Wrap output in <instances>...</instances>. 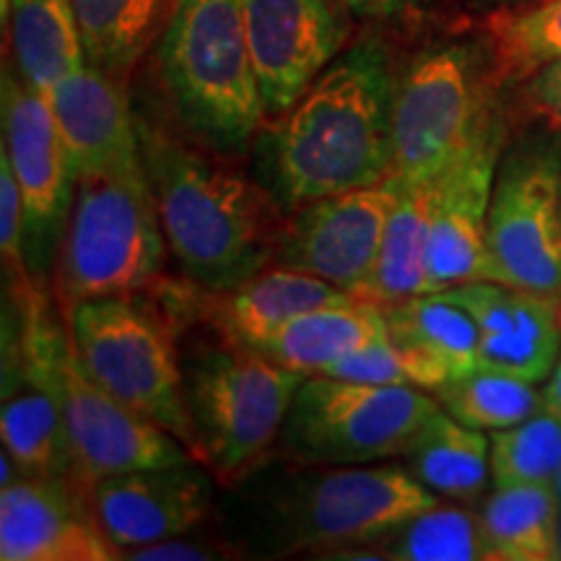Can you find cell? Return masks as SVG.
Returning <instances> with one entry per match:
<instances>
[{"mask_svg":"<svg viewBox=\"0 0 561 561\" xmlns=\"http://www.w3.org/2000/svg\"><path fill=\"white\" fill-rule=\"evenodd\" d=\"M396 89L388 47L359 39L257 130L255 178L280 210L390 178Z\"/></svg>","mask_w":561,"mask_h":561,"instance_id":"cell-1","label":"cell"},{"mask_svg":"<svg viewBox=\"0 0 561 561\" xmlns=\"http://www.w3.org/2000/svg\"><path fill=\"white\" fill-rule=\"evenodd\" d=\"M167 244L203 291H227L268 268L280 229L278 203L221 161L138 125Z\"/></svg>","mask_w":561,"mask_h":561,"instance_id":"cell-2","label":"cell"},{"mask_svg":"<svg viewBox=\"0 0 561 561\" xmlns=\"http://www.w3.org/2000/svg\"><path fill=\"white\" fill-rule=\"evenodd\" d=\"M301 468L280 479L252 471L237 483L248 489L242 530L255 549L284 557L377 546L439 502L401 466Z\"/></svg>","mask_w":561,"mask_h":561,"instance_id":"cell-3","label":"cell"},{"mask_svg":"<svg viewBox=\"0 0 561 561\" xmlns=\"http://www.w3.org/2000/svg\"><path fill=\"white\" fill-rule=\"evenodd\" d=\"M159 66L180 117L210 146L242 149L263 128L242 0H172Z\"/></svg>","mask_w":561,"mask_h":561,"instance_id":"cell-4","label":"cell"},{"mask_svg":"<svg viewBox=\"0 0 561 561\" xmlns=\"http://www.w3.org/2000/svg\"><path fill=\"white\" fill-rule=\"evenodd\" d=\"M167 250L144 164L81 174L53 273L60 307L149 289Z\"/></svg>","mask_w":561,"mask_h":561,"instance_id":"cell-5","label":"cell"},{"mask_svg":"<svg viewBox=\"0 0 561 561\" xmlns=\"http://www.w3.org/2000/svg\"><path fill=\"white\" fill-rule=\"evenodd\" d=\"M305 375L280 367L261 351L224 341L195 351L182 364V396L201 460L224 483L257 471L276 445Z\"/></svg>","mask_w":561,"mask_h":561,"instance_id":"cell-6","label":"cell"},{"mask_svg":"<svg viewBox=\"0 0 561 561\" xmlns=\"http://www.w3.org/2000/svg\"><path fill=\"white\" fill-rule=\"evenodd\" d=\"M62 318L83 369L117 401L174 434L201 460L170 322L136 294L79 301L62 310Z\"/></svg>","mask_w":561,"mask_h":561,"instance_id":"cell-7","label":"cell"},{"mask_svg":"<svg viewBox=\"0 0 561 561\" xmlns=\"http://www.w3.org/2000/svg\"><path fill=\"white\" fill-rule=\"evenodd\" d=\"M439 411L430 390L310 375L294 396L278 445L294 466H369L403 458Z\"/></svg>","mask_w":561,"mask_h":561,"instance_id":"cell-8","label":"cell"},{"mask_svg":"<svg viewBox=\"0 0 561 561\" xmlns=\"http://www.w3.org/2000/svg\"><path fill=\"white\" fill-rule=\"evenodd\" d=\"M489 280L561 301V133L502 151L489 210Z\"/></svg>","mask_w":561,"mask_h":561,"instance_id":"cell-9","label":"cell"},{"mask_svg":"<svg viewBox=\"0 0 561 561\" xmlns=\"http://www.w3.org/2000/svg\"><path fill=\"white\" fill-rule=\"evenodd\" d=\"M486 94V79L468 47L445 45L421 53L398 81L392 102L390 178H437L494 117Z\"/></svg>","mask_w":561,"mask_h":561,"instance_id":"cell-10","label":"cell"},{"mask_svg":"<svg viewBox=\"0 0 561 561\" xmlns=\"http://www.w3.org/2000/svg\"><path fill=\"white\" fill-rule=\"evenodd\" d=\"M3 149L24 201V257L37 284L53 278L73 208L76 178L50 100L16 70H3Z\"/></svg>","mask_w":561,"mask_h":561,"instance_id":"cell-11","label":"cell"},{"mask_svg":"<svg viewBox=\"0 0 561 561\" xmlns=\"http://www.w3.org/2000/svg\"><path fill=\"white\" fill-rule=\"evenodd\" d=\"M398 191L401 180L385 178L377 185L305 203L280 221L273 263L359 297L375 268Z\"/></svg>","mask_w":561,"mask_h":561,"instance_id":"cell-12","label":"cell"},{"mask_svg":"<svg viewBox=\"0 0 561 561\" xmlns=\"http://www.w3.org/2000/svg\"><path fill=\"white\" fill-rule=\"evenodd\" d=\"M502 151L504 130L491 117L430 180V294L489 280V210Z\"/></svg>","mask_w":561,"mask_h":561,"instance_id":"cell-13","label":"cell"},{"mask_svg":"<svg viewBox=\"0 0 561 561\" xmlns=\"http://www.w3.org/2000/svg\"><path fill=\"white\" fill-rule=\"evenodd\" d=\"M242 11L265 117L273 121L341 55L346 9L339 0H242Z\"/></svg>","mask_w":561,"mask_h":561,"instance_id":"cell-14","label":"cell"},{"mask_svg":"<svg viewBox=\"0 0 561 561\" xmlns=\"http://www.w3.org/2000/svg\"><path fill=\"white\" fill-rule=\"evenodd\" d=\"M0 559L112 561L123 551L104 533L91 489L73 476H24L0 489Z\"/></svg>","mask_w":561,"mask_h":561,"instance_id":"cell-15","label":"cell"},{"mask_svg":"<svg viewBox=\"0 0 561 561\" xmlns=\"http://www.w3.org/2000/svg\"><path fill=\"white\" fill-rule=\"evenodd\" d=\"M206 462L138 468L91 486L96 517L110 541L123 551L193 533L214 510V481Z\"/></svg>","mask_w":561,"mask_h":561,"instance_id":"cell-16","label":"cell"},{"mask_svg":"<svg viewBox=\"0 0 561 561\" xmlns=\"http://www.w3.org/2000/svg\"><path fill=\"white\" fill-rule=\"evenodd\" d=\"M442 294L479 328V367L536 385L549 380L561 354L557 301L496 280H471Z\"/></svg>","mask_w":561,"mask_h":561,"instance_id":"cell-17","label":"cell"},{"mask_svg":"<svg viewBox=\"0 0 561 561\" xmlns=\"http://www.w3.org/2000/svg\"><path fill=\"white\" fill-rule=\"evenodd\" d=\"M70 170L81 174L140 167V130L121 81L87 66L47 91Z\"/></svg>","mask_w":561,"mask_h":561,"instance_id":"cell-18","label":"cell"},{"mask_svg":"<svg viewBox=\"0 0 561 561\" xmlns=\"http://www.w3.org/2000/svg\"><path fill=\"white\" fill-rule=\"evenodd\" d=\"M0 437L3 450L30 479L73 476V447L58 390L9 354H3Z\"/></svg>","mask_w":561,"mask_h":561,"instance_id":"cell-19","label":"cell"},{"mask_svg":"<svg viewBox=\"0 0 561 561\" xmlns=\"http://www.w3.org/2000/svg\"><path fill=\"white\" fill-rule=\"evenodd\" d=\"M208 320L224 341L255 346L265 335L280 325L310 312L314 307L346 301L354 294L339 289L310 273H301L286 265H268L244 284L227 291H206Z\"/></svg>","mask_w":561,"mask_h":561,"instance_id":"cell-20","label":"cell"},{"mask_svg":"<svg viewBox=\"0 0 561 561\" xmlns=\"http://www.w3.org/2000/svg\"><path fill=\"white\" fill-rule=\"evenodd\" d=\"M382 312L390 339L409 354L424 390H437L479 367V328L442 291L419 294L382 307Z\"/></svg>","mask_w":561,"mask_h":561,"instance_id":"cell-21","label":"cell"},{"mask_svg":"<svg viewBox=\"0 0 561 561\" xmlns=\"http://www.w3.org/2000/svg\"><path fill=\"white\" fill-rule=\"evenodd\" d=\"M388 333L380 305L351 297L335 305L314 307L280 325L255 343V351L299 375H325L348 354Z\"/></svg>","mask_w":561,"mask_h":561,"instance_id":"cell-22","label":"cell"},{"mask_svg":"<svg viewBox=\"0 0 561 561\" xmlns=\"http://www.w3.org/2000/svg\"><path fill=\"white\" fill-rule=\"evenodd\" d=\"M430 294V182H401L359 299L388 307Z\"/></svg>","mask_w":561,"mask_h":561,"instance_id":"cell-23","label":"cell"},{"mask_svg":"<svg viewBox=\"0 0 561 561\" xmlns=\"http://www.w3.org/2000/svg\"><path fill=\"white\" fill-rule=\"evenodd\" d=\"M479 517L491 561L561 559V494L551 483L494 486Z\"/></svg>","mask_w":561,"mask_h":561,"instance_id":"cell-24","label":"cell"},{"mask_svg":"<svg viewBox=\"0 0 561 561\" xmlns=\"http://www.w3.org/2000/svg\"><path fill=\"white\" fill-rule=\"evenodd\" d=\"M9 16L19 73L42 94L89 62L73 0H11Z\"/></svg>","mask_w":561,"mask_h":561,"instance_id":"cell-25","label":"cell"},{"mask_svg":"<svg viewBox=\"0 0 561 561\" xmlns=\"http://www.w3.org/2000/svg\"><path fill=\"white\" fill-rule=\"evenodd\" d=\"M491 445L481 430L466 426L442 409L403 455L421 486L453 502H473L491 479Z\"/></svg>","mask_w":561,"mask_h":561,"instance_id":"cell-26","label":"cell"},{"mask_svg":"<svg viewBox=\"0 0 561 561\" xmlns=\"http://www.w3.org/2000/svg\"><path fill=\"white\" fill-rule=\"evenodd\" d=\"M170 0H73L91 66L123 81L151 45Z\"/></svg>","mask_w":561,"mask_h":561,"instance_id":"cell-27","label":"cell"},{"mask_svg":"<svg viewBox=\"0 0 561 561\" xmlns=\"http://www.w3.org/2000/svg\"><path fill=\"white\" fill-rule=\"evenodd\" d=\"M491 60L502 81H528L561 60V0H517L489 19Z\"/></svg>","mask_w":561,"mask_h":561,"instance_id":"cell-28","label":"cell"},{"mask_svg":"<svg viewBox=\"0 0 561 561\" xmlns=\"http://www.w3.org/2000/svg\"><path fill=\"white\" fill-rule=\"evenodd\" d=\"M432 396L453 419L481 432L510 430L543 411V396L536 382L483 367L447 380Z\"/></svg>","mask_w":561,"mask_h":561,"instance_id":"cell-29","label":"cell"},{"mask_svg":"<svg viewBox=\"0 0 561 561\" xmlns=\"http://www.w3.org/2000/svg\"><path fill=\"white\" fill-rule=\"evenodd\" d=\"M382 546L396 561H491L479 512L442 502L403 523Z\"/></svg>","mask_w":561,"mask_h":561,"instance_id":"cell-30","label":"cell"},{"mask_svg":"<svg viewBox=\"0 0 561 561\" xmlns=\"http://www.w3.org/2000/svg\"><path fill=\"white\" fill-rule=\"evenodd\" d=\"M491 481L494 486L517 483H551L561 476V421L549 411H538L523 424L491 432Z\"/></svg>","mask_w":561,"mask_h":561,"instance_id":"cell-31","label":"cell"},{"mask_svg":"<svg viewBox=\"0 0 561 561\" xmlns=\"http://www.w3.org/2000/svg\"><path fill=\"white\" fill-rule=\"evenodd\" d=\"M325 375L369 385H409V388H421L416 367H413L409 354L390 339V333H382L380 339L348 354L346 359H341Z\"/></svg>","mask_w":561,"mask_h":561,"instance_id":"cell-32","label":"cell"},{"mask_svg":"<svg viewBox=\"0 0 561 561\" xmlns=\"http://www.w3.org/2000/svg\"><path fill=\"white\" fill-rule=\"evenodd\" d=\"M0 255L5 278H32L24 257V201L5 149L0 151Z\"/></svg>","mask_w":561,"mask_h":561,"instance_id":"cell-33","label":"cell"},{"mask_svg":"<svg viewBox=\"0 0 561 561\" xmlns=\"http://www.w3.org/2000/svg\"><path fill=\"white\" fill-rule=\"evenodd\" d=\"M525 100L546 128L561 133V60L533 73L525 89Z\"/></svg>","mask_w":561,"mask_h":561,"instance_id":"cell-34","label":"cell"},{"mask_svg":"<svg viewBox=\"0 0 561 561\" xmlns=\"http://www.w3.org/2000/svg\"><path fill=\"white\" fill-rule=\"evenodd\" d=\"M231 553L224 551L221 543L203 541H185V536L167 538V541H157L149 546H140L125 553L123 559H138V561H185V559H227Z\"/></svg>","mask_w":561,"mask_h":561,"instance_id":"cell-35","label":"cell"},{"mask_svg":"<svg viewBox=\"0 0 561 561\" xmlns=\"http://www.w3.org/2000/svg\"><path fill=\"white\" fill-rule=\"evenodd\" d=\"M339 3L348 13H356V16L392 19V16H401V13L413 9L419 0H339Z\"/></svg>","mask_w":561,"mask_h":561,"instance_id":"cell-36","label":"cell"},{"mask_svg":"<svg viewBox=\"0 0 561 561\" xmlns=\"http://www.w3.org/2000/svg\"><path fill=\"white\" fill-rule=\"evenodd\" d=\"M543 396V411H549L551 416L561 421V354L557 364H553L549 380H546V388L541 390Z\"/></svg>","mask_w":561,"mask_h":561,"instance_id":"cell-37","label":"cell"},{"mask_svg":"<svg viewBox=\"0 0 561 561\" xmlns=\"http://www.w3.org/2000/svg\"><path fill=\"white\" fill-rule=\"evenodd\" d=\"M476 3H483V5H507V3H517V0H476Z\"/></svg>","mask_w":561,"mask_h":561,"instance_id":"cell-38","label":"cell"},{"mask_svg":"<svg viewBox=\"0 0 561 561\" xmlns=\"http://www.w3.org/2000/svg\"><path fill=\"white\" fill-rule=\"evenodd\" d=\"M557 489H559V494H561V476H559V483H557Z\"/></svg>","mask_w":561,"mask_h":561,"instance_id":"cell-39","label":"cell"},{"mask_svg":"<svg viewBox=\"0 0 561 561\" xmlns=\"http://www.w3.org/2000/svg\"><path fill=\"white\" fill-rule=\"evenodd\" d=\"M559 320H561V301H559Z\"/></svg>","mask_w":561,"mask_h":561,"instance_id":"cell-40","label":"cell"}]
</instances>
